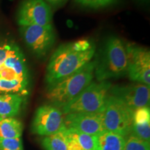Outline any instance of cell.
I'll list each match as a JSON object with an SVG mask.
<instances>
[{"mask_svg":"<svg viewBox=\"0 0 150 150\" xmlns=\"http://www.w3.org/2000/svg\"><path fill=\"white\" fill-rule=\"evenodd\" d=\"M31 74L21 48L14 40L0 38V95L29 93Z\"/></svg>","mask_w":150,"mask_h":150,"instance_id":"cell-1","label":"cell"},{"mask_svg":"<svg viewBox=\"0 0 150 150\" xmlns=\"http://www.w3.org/2000/svg\"><path fill=\"white\" fill-rule=\"evenodd\" d=\"M96 51L95 43L82 39L62 44L50 57L47 66V85L72 74L92 61Z\"/></svg>","mask_w":150,"mask_h":150,"instance_id":"cell-2","label":"cell"},{"mask_svg":"<svg viewBox=\"0 0 150 150\" xmlns=\"http://www.w3.org/2000/svg\"><path fill=\"white\" fill-rule=\"evenodd\" d=\"M94 61L95 62L94 76L97 81H104L127 75L125 43L120 38H108Z\"/></svg>","mask_w":150,"mask_h":150,"instance_id":"cell-3","label":"cell"},{"mask_svg":"<svg viewBox=\"0 0 150 150\" xmlns=\"http://www.w3.org/2000/svg\"><path fill=\"white\" fill-rule=\"evenodd\" d=\"M95 66V61H91L76 72L48 85L47 97L52 105L61 108L74 99L93 81Z\"/></svg>","mask_w":150,"mask_h":150,"instance_id":"cell-4","label":"cell"},{"mask_svg":"<svg viewBox=\"0 0 150 150\" xmlns=\"http://www.w3.org/2000/svg\"><path fill=\"white\" fill-rule=\"evenodd\" d=\"M111 86L108 81H92L74 99L60 109L63 115L72 112H102Z\"/></svg>","mask_w":150,"mask_h":150,"instance_id":"cell-5","label":"cell"},{"mask_svg":"<svg viewBox=\"0 0 150 150\" xmlns=\"http://www.w3.org/2000/svg\"><path fill=\"white\" fill-rule=\"evenodd\" d=\"M134 111L122 101L109 95L102 111L104 131L115 133L125 138L131 134Z\"/></svg>","mask_w":150,"mask_h":150,"instance_id":"cell-6","label":"cell"},{"mask_svg":"<svg viewBox=\"0 0 150 150\" xmlns=\"http://www.w3.org/2000/svg\"><path fill=\"white\" fill-rule=\"evenodd\" d=\"M20 32L26 45L40 59L46 57L56 41L52 24L47 26H22Z\"/></svg>","mask_w":150,"mask_h":150,"instance_id":"cell-7","label":"cell"},{"mask_svg":"<svg viewBox=\"0 0 150 150\" xmlns=\"http://www.w3.org/2000/svg\"><path fill=\"white\" fill-rule=\"evenodd\" d=\"M127 55V75L129 79L150 86V52L135 43H125Z\"/></svg>","mask_w":150,"mask_h":150,"instance_id":"cell-8","label":"cell"},{"mask_svg":"<svg viewBox=\"0 0 150 150\" xmlns=\"http://www.w3.org/2000/svg\"><path fill=\"white\" fill-rule=\"evenodd\" d=\"M52 8L44 0H23L17 13V22L22 26H47L52 24Z\"/></svg>","mask_w":150,"mask_h":150,"instance_id":"cell-9","label":"cell"},{"mask_svg":"<svg viewBox=\"0 0 150 150\" xmlns=\"http://www.w3.org/2000/svg\"><path fill=\"white\" fill-rule=\"evenodd\" d=\"M64 126V115L59 108L52 104L42 105L37 108L31 132L38 136H48L56 134Z\"/></svg>","mask_w":150,"mask_h":150,"instance_id":"cell-10","label":"cell"},{"mask_svg":"<svg viewBox=\"0 0 150 150\" xmlns=\"http://www.w3.org/2000/svg\"><path fill=\"white\" fill-rule=\"evenodd\" d=\"M109 95L120 99L134 112L138 108L149 106L150 88L145 84L111 86Z\"/></svg>","mask_w":150,"mask_h":150,"instance_id":"cell-11","label":"cell"},{"mask_svg":"<svg viewBox=\"0 0 150 150\" xmlns=\"http://www.w3.org/2000/svg\"><path fill=\"white\" fill-rule=\"evenodd\" d=\"M64 125L84 134L97 136L104 131L102 112H72L64 115Z\"/></svg>","mask_w":150,"mask_h":150,"instance_id":"cell-12","label":"cell"},{"mask_svg":"<svg viewBox=\"0 0 150 150\" xmlns=\"http://www.w3.org/2000/svg\"><path fill=\"white\" fill-rule=\"evenodd\" d=\"M63 132L67 150H96V136L84 134L73 129L66 128L65 125Z\"/></svg>","mask_w":150,"mask_h":150,"instance_id":"cell-13","label":"cell"},{"mask_svg":"<svg viewBox=\"0 0 150 150\" xmlns=\"http://www.w3.org/2000/svg\"><path fill=\"white\" fill-rule=\"evenodd\" d=\"M131 134L140 139L150 140V110L149 106L138 108L134 112L133 125Z\"/></svg>","mask_w":150,"mask_h":150,"instance_id":"cell-14","label":"cell"},{"mask_svg":"<svg viewBox=\"0 0 150 150\" xmlns=\"http://www.w3.org/2000/svg\"><path fill=\"white\" fill-rule=\"evenodd\" d=\"M25 101V96L16 93L0 95V120L15 117L20 113Z\"/></svg>","mask_w":150,"mask_h":150,"instance_id":"cell-15","label":"cell"},{"mask_svg":"<svg viewBox=\"0 0 150 150\" xmlns=\"http://www.w3.org/2000/svg\"><path fill=\"white\" fill-rule=\"evenodd\" d=\"M96 150H123L125 138L120 135L104 131L97 135Z\"/></svg>","mask_w":150,"mask_h":150,"instance_id":"cell-16","label":"cell"},{"mask_svg":"<svg viewBox=\"0 0 150 150\" xmlns=\"http://www.w3.org/2000/svg\"><path fill=\"white\" fill-rule=\"evenodd\" d=\"M23 125L15 117H6L0 120V137L4 138H21Z\"/></svg>","mask_w":150,"mask_h":150,"instance_id":"cell-17","label":"cell"},{"mask_svg":"<svg viewBox=\"0 0 150 150\" xmlns=\"http://www.w3.org/2000/svg\"><path fill=\"white\" fill-rule=\"evenodd\" d=\"M63 129L64 126L56 134L42 138L41 145L44 150H67Z\"/></svg>","mask_w":150,"mask_h":150,"instance_id":"cell-18","label":"cell"},{"mask_svg":"<svg viewBox=\"0 0 150 150\" xmlns=\"http://www.w3.org/2000/svg\"><path fill=\"white\" fill-rule=\"evenodd\" d=\"M123 150H150V144L149 141L130 134L125 138Z\"/></svg>","mask_w":150,"mask_h":150,"instance_id":"cell-19","label":"cell"},{"mask_svg":"<svg viewBox=\"0 0 150 150\" xmlns=\"http://www.w3.org/2000/svg\"><path fill=\"white\" fill-rule=\"evenodd\" d=\"M120 0H74V3L80 6L91 9H99L113 6Z\"/></svg>","mask_w":150,"mask_h":150,"instance_id":"cell-20","label":"cell"},{"mask_svg":"<svg viewBox=\"0 0 150 150\" xmlns=\"http://www.w3.org/2000/svg\"><path fill=\"white\" fill-rule=\"evenodd\" d=\"M0 150H23L22 138H4L0 137Z\"/></svg>","mask_w":150,"mask_h":150,"instance_id":"cell-21","label":"cell"},{"mask_svg":"<svg viewBox=\"0 0 150 150\" xmlns=\"http://www.w3.org/2000/svg\"><path fill=\"white\" fill-rule=\"evenodd\" d=\"M48 5L50 6V7H54L57 8L61 6L64 5L67 0H44Z\"/></svg>","mask_w":150,"mask_h":150,"instance_id":"cell-22","label":"cell"},{"mask_svg":"<svg viewBox=\"0 0 150 150\" xmlns=\"http://www.w3.org/2000/svg\"><path fill=\"white\" fill-rule=\"evenodd\" d=\"M141 1H142V0H141Z\"/></svg>","mask_w":150,"mask_h":150,"instance_id":"cell-23","label":"cell"}]
</instances>
